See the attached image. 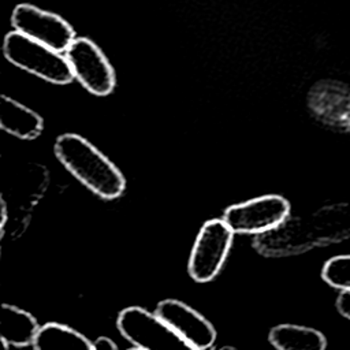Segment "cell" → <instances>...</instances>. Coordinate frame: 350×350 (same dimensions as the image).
I'll use <instances>...</instances> for the list:
<instances>
[{
	"mask_svg": "<svg viewBox=\"0 0 350 350\" xmlns=\"http://www.w3.org/2000/svg\"><path fill=\"white\" fill-rule=\"evenodd\" d=\"M350 237V205L324 206L308 216L287 219L271 232L260 237L264 245H273L275 254L302 253L313 246L340 242Z\"/></svg>",
	"mask_w": 350,
	"mask_h": 350,
	"instance_id": "obj_1",
	"label": "cell"
},
{
	"mask_svg": "<svg viewBox=\"0 0 350 350\" xmlns=\"http://www.w3.org/2000/svg\"><path fill=\"white\" fill-rule=\"evenodd\" d=\"M53 148L66 170L96 196L104 200H115L124 193V175L83 137L74 133L62 134Z\"/></svg>",
	"mask_w": 350,
	"mask_h": 350,
	"instance_id": "obj_2",
	"label": "cell"
},
{
	"mask_svg": "<svg viewBox=\"0 0 350 350\" xmlns=\"http://www.w3.org/2000/svg\"><path fill=\"white\" fill-rule=\"evenodd\" d=\"M3 53L10 63L51 83L67 85L74 79L66 56L16 30L5 34Z\"/></svg>",
	"mask_w": 350,
	"mask_h": 350,
	"instance_id": "obj_3",
	"label": "cell"
},
{
	"mask_svg": "<svg viewBox=\"0 0 350 350\" xmlns=\"http://www.w3.org/2000/svg\"><path fill=\"white\" fill-rule=\"evenodd\" d=\"M116 327L139 350H198L154 313L139 306L124 308Z\"/></svg>",
	"mask_w": 350,
	"mask_h": 350,
	"instance_id": "obj_4",
	"label": "cell"
},
{
	"mask_svg": "<svg viewBox=\"0 0 350 350\" xmlns=\"http://www.w3.org/2000/svg\"><path fill=\"white\" fill-rule=\"evenodd\" d=\"M290 215V202L278 194H265L230 205L224 223L234 234H267L283 224Z\"/></svg>",
	"mask_w": 350,
	"mask_h": 350,
	"instance_id": "obj_5",
	"label": "cell"
},
{
	"mask_svg": "<svg viewBox=\"0 0 350 350\" xmlns=\"http://www.w3.org/2000/svg\"><path fill=\"white\" fill-rule=\"evenodd\" d=\"M234 239L232 230L223 219H212L201 227L190 257L189 275L198 283L211 282L223 268Z\"/></svg>",
	"mask_w": 350,
	"mask_h": 350,
	"instance_id": "obj_6",
	"label": "cell"
},
{
	"mask_svg": "<svg viewBox=\"0 0 350 350\" xmlns=\"http://www.w3.org/2000/svg\"><path fill=\"white\" fill-rule=\"evenodd\" d=\"M74 78L92 94L108 96L116 85L112 64L103 51L89 38L77 37L66 51Z\"/></svg>",
	"mask_w": 350,
	"mask_h": 350,
	"instance_id": "obj_7",
	"label": "cell"
},
{
	"mask_svg": "<svg viewBox=\"0 0 350 350\" xmlns=\"http://www.w3.org/2000/svg\"><path fill=\"white\" fill-rule=\"evenodd\" d=\"M11 23L16 31L59 53L66 52L77 38L72 26L60 15L27 3L14 8Z\"/></svg>",
	"mask_w": 350,
	"mask_h": 350,
	"instance_id": "obj_8",
	"label": "cell"
},
{
	"mask_svg": "<svg viewBox=\"0 0 350 350\" xmlns=\"http://www.w3.org/2000/svg\"><path fill=\"white\" fill-rule=\"evenodd\" d=\"M154 314L198 350L209 349L216 340L215 327L198 312L178 299H163Z\"/></svg>",
	"mask_w": 350,
	"mask_h": 350,
	"instance_id": "obj_9",
	"label": "cell"
},
{
	"mask_svg": "<svg viewBox=\"0 0 350 350\" xmlns=\"http://www.w3.org/2000/svg\"><path fill=\"white\" fill-rule=\"evenodd\" d=\"M313 116L329 127L350 134V88L338 81H319L308 93Z\"/></svg>",
	"mask_w": 350,
	"mask_h": 350,
	"instance_id": "obj_10",
	"label": "cell"
},
{
	"mask_svg": "<svg viewBox=\"0 0 350 350\" xmlns=\"http://www.w3.org/2000/svg\"><path fill=\"white\" fill-rule=\"evenodd\" d=\"M0 127L21 139H34L44 130L42 118L19 101L0 96Z\"/></svg>",
	"mask_w": 350,
	"mask_h": 350,
	"instance_id": "obj_11",
	"label": "cell"
},
{
	"mask_svg": "<svg viewBox=\"0 0 350 350\" xmlns=\"http://www.w3.org/2000/svg\"><path fill=\"white\" fill-rule=\"evenodd\" d=\"M40 325L29 312L14 305L3 304L0 309V339L10 346L25 347L33 345Z\"/></svg>",
	"mask_w": 350,
	"mask_h": 350,
	"instance_id": "obj_12",
	"label": "cell"
},
{
	"mask_svg": "<svg viewBox=\"0 0 350 350\" xmlns=\"http://www.w3.org/2000/svg\"><path fill=\"white\" fill-rule=\"evenodd\" d=\"M269 343L278 350H325V336L310 327L279 324L268 334Z\"/></svg>",
	"mask_w": 350,
	"mask_h": 350,
	"instance_id": "obj_13",
	"label": "cell"
},
{
	"mask_svg": "<svg viewBox=\"0 0 350 350\" xmlns=\"http://www.w3.org/2000/svg\"><path fill=\"white\" fill-rule=\"evenodd\" d=\"M33 347L34 350H94V343L67 325L48 323L40 327Z\"/></svg>",
	"mask_w": 350,
	"mask_h": 350,
	"instance_id": "obj_14",
	"label": "cell"
},
{
	"mask_svg": "<svg viewBox=\"0 0 350 350\" xmlns=\"http://www.w3.org/2000/svg\"><path fill=\"white\" fill-rule=\"evenodd\" d=\"M321 276L335 288L350 290V254L329 258L321 269Z\"/></svg>",
	"mask_w": 350,
	"mask_h": 350,
	"instance_id": "obj_15",
	"label": "cell"
},
{
	"mask_svg": "<svg viewBox=\"0 0 350 350\" xmlns=\"http://www.w3.org/2000/svg\"><path fill=\"white\" fill-rule=\"evenodd\" d=\"M336 309L343 317L350 320V290H345L339 294L336 299Z\"/></svg>",
	"mask_w": 350,
	"mask_h": 350,
	"instance_id": "obj_16",
	"label": "cell"
},
{
	"mask_svg": "<svg viewBox=\"0 0 350 350\" xmlns=\"http://www.w3.org/2000/svg\"><path fill=\"white\" fill-rule=\"evenodd\" d=\"M94 350H119L118 346L107 336H100L94 342Z\"/></svg>",
	"mask_w": 350,
	"mask_h": 350,
	"instance_id": "obj_17",
	"label": "cell"
},
{
	"mask_svg": "<svg viewBox=\"0 0 350 350\" xmlns=\"http://www.w3.org/2000/svg\"><path fill=\"white\" fill-rule=\"evenodd\" d=\"M5 220H7V209H5V202L3 201V204H1V234L4 232Z\"/></svg>",
	"mask_w": 350,
	"mask_h": 350,
	"instance_id": "obj_18",
	"label": "cell"
},
{
	"mask_svg": "<svg viewBox=\"0 0 350 350\" xmlns=\"http://www.w3.org/2000/svg\"><path fill=\"white\" fill-rule=\"evenodd\" d=\"M0 346H1V350H10V345L3 339H0Z\"/></svg>",
	"mask_w": 350,
	"mask_h": 350,
	"instance_id": "obj_19",
	"label": "cell"
},
{
	"mask_svg": "<svg viewBox=\"0 0 350 350\" xmlns=\"http://www.w3.org/2000/svg\"><path fill=\"white\" fill-rule=\"evenodd\" d=\"M220 350H237L235 347H231V346H224V347H221Z\"/></svg>",
	"mask_w": 350,
	"mask_h": 350,
	"instance_id": "obj_20",
	"label": "cell"
},
{
	"mask_svg": "<svg viewBox=\"0 0 350 350\" xmlns=\"http://www.w3.org/2000/svg\"><path fill=\"white\" fill-rule=\"evenodd\" d=\"M129 350H139V349H137V347H134V349H129Z\"/></svg>",
	"mask_w": 350,
	"mask_h": 350,
	"instance_id": "obj_21",
	"label": "cell"
}]
</instances>
